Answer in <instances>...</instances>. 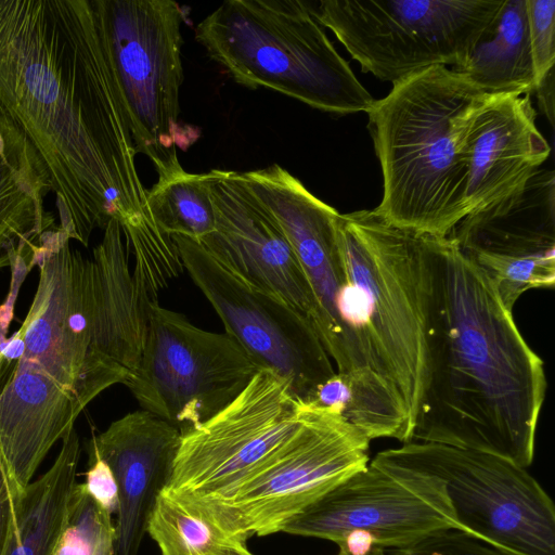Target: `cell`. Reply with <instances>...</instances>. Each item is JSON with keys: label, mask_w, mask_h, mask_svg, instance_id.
Here are the masks:
<instances>
[{"label": "cell", "mask_w": 555, "mask_h": 555, "mask_svg": "<svg viewBox=\"0 0 555 555\" xmlns=\"http://www.w3.org/2000/svg\"><path fill=\"white\" fill-rule=\"evenodd\" d=\"M0 113L40 159L70 240L87 247L147 211L96 0H0Z\"/></svg>", "instance_id": "cell-1"}, {"label": "cell", "mask_w": 555, "mask_h": 555, "mask_svg": "<svg viewBox=\"0 0 555 555\" xmlns=\"http://www.w3.org/2000/svg\"><path fill=\"white\" fill-rule=\"evenodd\" d=\"M80 412L75 397L37 365L20 359L12 366L0 388V462L21 492Z\"/></svg>", "instance_id": "cell-20"}, {"label": "cell", "mask_w": 555, "mask_h": 555, "mask_svg": "<svg viewBox=\"0 0 555 555\" xmlns=\"http://www.w3.org/2000/svg\"><path fill=\"white\" fill-rule=\"evenodd\" d=\"M306 404L340 417L370 440H412L413 430L402 400L372 370L336 372L317 387Z\"/></svg>", "instance_id": "cell-25"}, {"label": "cell", "mask_w": 555, "mask_h": 555, "mask_svg": "<svg viewBox=\"0 0 555 555\" xmlns=\"http://www.w3.org/2000/svg\"><path fill=\"white\" fill-rule=\"evenodd\" d=\"M305 405L298 430L272 459L224 496L197 502L233 533L248 540L280 532L289 518L367 466L371 440L365 435Z\"/></svg>", "instance_id": "cell-11"}, {"label": "cell", "mask_w": 555, "mask_h": 555, "mask_svg": "<svg viewBox=\"0 0 555 555\" xmlns=\"http://www.w3.org/2000/svg\"><path fill=\"white\" fill-rule=\"evenodd\" d=\"M528 34L535 86L554 68L555 0H526Z\"/></svg>", "instance_id": "cell-29"}, {"label": "cell", "mask_w": 555, "mask_h": 555, "mask_svg": "<svg viewBox=\"0 0 555 555\" xmlns=\"http://www.w3.org/2000/svg\"><path fill=\"white\" fill-rule=\"evenodd\" d=\"M219 171L191 173L179 166L157 176L156 183L147 190L146 205L164 233L201 242L215 230L211 188Z\"/></svg>", "instance_id": "cell-27"}, {"label": "cell", "mask_w": 555, "mask_h": 555, "mask_svg": "<svg viewBox=\"0 0 555 555\" xmlns=\"http://www.w3.org/2000/svg\"><path fill=\"white\" fill-rule=\"evenodd\" d=\"M488 94H530L535 76L526 0H504L464 65L452 68Z\"/></svg>", "instance_id": "cell-24"}, {"label": "cell", "mask_w": 555, "mask_h": 555, "mask_svg": "<svg viewBox=\"0 0 555 555\" xmlns=\"http://www.w3.org/2000/svg\"><path fill=\"white\" fill-rule=\"evenodd\" d=\"M387 451L442 480L463 532L515 555H555V506L527 468L437 442L410 441Z\"/></svg>", "instance_id": "cell-9"}, {"label": "cell", "mask_w": 555, "mask_h": 555, "mask_svg": "<svg viewBox=\"0 0 555 555\" xmlns=\"http://www.w3.org/2000/svg\"><path fill=\"white\" fill-rule=\"evenodd\" d=\"M146 533L160 555H254L247 539L227 529L206 506L164 490Z\"/></svg>", "instance_id": "cell-26"}, {"label": "cell", "mask_w": 555, "mask_h": 555, "mask_svg": "<svg viewBox=\"0 0 555 555\" xmlns=\"http://www.w3.org/2000/svg\"><path fill=\"white\" fill-rule=\"evenodd\" d=\"M22 493L0 462V555H5Z\"/></svg>", "instance_id": "cell-32"}, {"label": "cell", "mask_w": 555, "mask_h": 555, "mask_svg": "<svg viewBox=\"0 0 555 555\" xmlns=\"http://www.w3.org/2000/svg\"><path fill=\"white\" fill-rule=\"evenodd\" d=\"M260 369L227 333L205 331L154 302L142 356L125 384L149 411L180 433L230 404Z\"/></svg>", "instance_id": "cell-10"}, {"label": "cell", "mask_w": 555, "mask_h": 555, "mask_svg": "<svg viewBox=\"0 0 555 555\" xmlns=\"http://www.w3.org/2000/svg\"><path fill=\"white\" fill-rule=\"evenodd\" d=\"M96 3L134 151L164 175L181 166L177 147L185 151L201 135L179 118L184 12L172 0Z\"/></svg>", "instance_id": "cell-6"}, {"label": "cell", "mask_w": 555, "mask_h": 555, "mask_svg": "<svg viewBox=\"0 0 555 555\" xmlns=\"http://www.w3.org/2000/svg\"><path fill=\"white\" fill-rule=\"evenodd\" d=\"M305 408L286 379L260 370L230 404L181 434L164 491L196 502L224 496L291 440Z\"/></svg>", "instance_id": "cell-12"}, {"label": "cell", "mask_w": 555, "mask_h": 555, "mask_svg": "<svg viewBox=\"0 0 555 555\" xmlns=\"http://www.w3.org/2000/svg\"><path fill=\"white\" fill-rule=\"evenodd\" d=\"M211 193L215 230L198 243L240 279L300 313L322 343L321 309L276 219L246 186L238 171L220 169Z\"/></svg>", "instance_id": "cell-16"}, {"label": "cell", "mask_w": 555, "mask_h": 555, "mask_svg": "<svg viewBox=\"0 0 555 555\" xmlns=\"http://www.w3.org/2000/svg\"><path fill=\"white\" fill-rule=\"evenodd\" d=\"M1 378H2V361L0 359V387H1Z\"/></svg>", "instance_id": "cell-35"}, {"label": "cell", "mask_w": 555, "mask_h": 555, "mask_svg": "<svg viewBox=\"0 0 555 555\" xmlns=\"http://www.w3.org/2000/svg\"><path fill=\"white\" fill-rule=\"evenodd\" d=\"M492 95L460 72L433 66L374 100L367 128L383 172L378 216L417 234H450L467 215L468 131Z\"/></svg>", "instance_id": "cell-3"}, {"label": "cell", "mask_w": 555, "mask_h": 555, "mask_svg": "<svg viewBox=\"0 0 555 555\" xmlns=\"http://www.w3.org/2000/svg\"><path fill=\"white\" fill-rule=\"evenodd\" d=\"M504 0H325L313 7L364 72L391 83L464 65Z\"/></svg>", "instance_id": "cell-7"}, {"label": "cell", "mask_w": 555, "mask_h": 555, "mask_svg": "<svg viewBox=\"0 0 555 555\" xmlns=\"http://www.w3.org/2000/svg\"><path fill=\"white\" fill-rule=\"evenodd\" d=\"M81 447L72 428L51 467L24 489L5 555H53L67 524Z\"/></svg>", "instance_id": "cell-23"}, {"label": "cell", "mask_w": 555, "mask_h": 555, "mask_svg": "<svg viewBox=\"0 0 555 555\" xmlns=\"http://www.w3.org/2000/svg\"><path fill=\"white\" fill-rule=\"evenodd\" d=\"M195 39L246 88L275 90L337 115L367 113L374 103L309 2L228 0L197 25Z\"/></svg>", "instance_id": "cell-5"}, {"label": "cell", "mask_w": 555, "mask_h": 555, "mask_svg": "<svg viewBox=\"0 0 555 555\" xmlns=\"http://www.w3.org/2000/svg\"><path fill=\"white\" fill-rule=\"evenodd\" d=\"M121 225L111 219L93 248L98 337L95 357L106 388L125 385L140 363L151 306L139 293Z\"/></svg>", "instance_id": "cell-21"}, {"label": "cell", "mask_w": 555, "mask_h": 555, "mask_svg": "<svg viewBox=\"0 0 555 555\" xmlns=\"http://www.w3.org/2000/svg\"><path fill=\"white\" fill-rule=\"evenodd\" d=\"M89 454V468L85 486L88 493L112 515L117 513L119 496L115 476L108 464L93 452Z\"/></svg>", "instance_id": "cell-31"}, {"label": "cell", "mask_w": 555, "mask_h": 555, "mask_svg": "<svg viewBox=\"0 0 555 555\" xmlns=\"http://www.w3.org/2000/svg\"><path fill=\"white\" fill-rule=\"evenodd\" d=\"M449 529L462 531L442 480L384 450L280 532L330 540L350 555H363L374 545L406 548Z\"/></svg>", "instance_id": "cell-8"}, {"label": "cell", "mask_w": 555, "mask_h": 555, "mask_svg": "<svg viewBox=\"0 0 555 555\" xmlns=\"http://www.w3.org/2000/svg\"><path fill=\"white\" fill-rule=\"evenodd\" d=\"M425 240L431 274L428 376L411 441L490 453L528 468L546 391L543 361L454 242Z\"/></svg>", "instance_id": "cell-2"}, {"label": "cell", "mask_w": 555, "mask_h": 555, "mask_svg": "<svg viewBox=\"0 0 555 555\" xmlns=\"http://www.w3.org/2000/svg\"><path fill=\"white\" fill-rule=\"evenodd\" d=\"M183 268L231 336L260 370L287 380L307 403L336 371L310 323L283 300L248 284L198 242L172 235Z\"/></svg>", "instance_id": "cell-14"}, {"label": "cell", "mask_w": 555, "mask_h": 555, "mask_svg": "<svg viewBox=\"0 0 555 555\" xmlns=\"http://www.w3.org/2000/svg\"><path fill=\"white\" fill-rule=\"evenodd\" d=\"M53 555H117V533L112 514L76 483L65 530Z\"/></svg>", "instance_id": "cell-28"}, {"label": "cell", "mask_w": 555, "mask_h": 555, "mask_svg": "<svg viewBox=\"0 0 555 555\" xmlns=\"http://www.w3.org/2000/svg\"><path fill=\"white\" fill-rule=\"evenodd\" d=\"M513 312L528 291L555 283V179L538 170L526 189L465 216L448 235Z\"/></svg>", "instance_id": "cell-15"}, {"label": "cell", "mask_w": 555, "mask_h": 555, "mask_svg": "<svg viewBox=\"0 0 555 555\" xmlns=\"http://www.w3.org/2000/svg\"><path fill=\"white\" fill-rule=\"evenodd\" d=\"M337 555H350L344 551L338 550ZM363 555H387L385 548L374 545Z\"/></svg>", "instance_id": "cell-34"}, {"label": "cell", "mask_w": 555, "mask_h": 555, "mask_svg": "<svg viewBox=\"0 0 555 555\" xmlns=\"http://www.w3.org/2000/svg\"><path fill=\"white\" fill-rule=\"evenodd\" d=\"M180 430L145 411H134L92 436L88 452L103 459L118 486L117 555H138L156 500L166 488Z\"/></svg>", "instance_id": "cell-19"}, {"label": "cell", "mask_w": 555, "mask_h": 555, "mask_svg": "<svg viewBox=\"0 0 555 555\" xmlns=\"http://www.w3.org/2000/svg\"><path fill=\"white\" fill-rule=\"evenodd\" d=\"M554 68L547 72L543 78L537 83L534 91L537 92L538 104L540 111L545 115L548 122L554 125Z\"/></svg>", "instance_id": "cell-33"}, {"label": "cell", "mask_w": 555, "mask_h": 555, "mask_svg": "<svg viewBox=\"0 0 555 555\" xmlns=\"http://www.w3.org/2000/svg\"><path fill=\"white\" fill-rule=\"evenodd\" d=\"M550 152L535 126L530 94H493L467 135V215L519 195Z\"/></svg>", "instance_id": "cell-18"}, {"label": "cell", "mask_w": 555, "mask_h": 555, "mask_svg": "<svg viewBox=\"0 0 555 555\" xmlns=\"http://www.w3.org/2000/svg\"><path fill=\"white\" fill-rule=\"evenodd\" d=\"M390 555H515L495 548L460 530L449 529L434 533L421 542Z\"/></svg>", "instance_id": "cell-30"}, {"label": "cell", "mask_w": 555, "mask_h": 555, "mask_svg": "<svg viewBox=\"0 0 555 555\" xmlns=\"http://www.w3.org/2000/svg\"><path fill=\"white\" fill-rule=\"evenodd\" d=\"M337 236L373 370L399 395L413 430L428 376L431 274L425 235L365 209L339 215Z\"/></svg>", "instance_id": "cell-4"}, {"label": "cell", "mask_w": 555, "mask_h": 555, "mask_svg": "<svg viewBox=\"0 0 555 555\" xmlns=\"http://www.w3.org/2000/svg\"><path fill=\"white\" fill-rule=\"evenodd\" d=\"M46 170L22 131L0 113V269L24 258L36 266L43 232L55 229L44 207Z\"/></svg>", "instance_id": "cell-22"}, {"label": "cell", "mask_w": 555, "mask_h": 555, "mask_svg": "<svg viewBox=\"0 0 555 555\" xmlns=\"http://www.w3.org/2000/svg\"><path fill=\"white\" fill-rule=\"evenodd\" d=\"M240 176L291 242L322 312V345L336 372H349L350 285L337 236L340 214L278 164Z\"/></svg>", "instance_id": "cell-17"}, {"label": "cell", "mask_w": 555, "mask_h": 555, "mask_svg": "<svg viewBox=\"0 0 555 555\" xmlns=\"http://www.w3.org/2000/svg\"><path fill=\"white\" fill-rule=\"evenodd\" d=\"M36 266L38 287L15 332L23 343L20 359L37 365L61 384L82 411L105 390L95 358L94 264L70 245V238L57 225L42 233Z\"/></svg>", "instance_id": "cell-13"}]
</instances>
